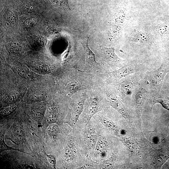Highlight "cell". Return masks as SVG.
I'll list each match as a JSON object with an SVG mask.
<instances>
[{
    "instance_id": "7402d4cb",
    "label": "cell",
    "mask_w": 169,
    "mask_h": 169,
    "mask_svg": "<svg viewBox=\"0 0 169 169\" xmlns=\"http://www.w3.org/2000/svg\"><path fill=\"white\" fill-rule=\"evenodd\" d=\"M46 120L49 124L54 123L57 121L58 116L57 114L53 111H50L47 113L46 116Z\"/></svg>"
},
{
    "instance_id": "5b68a950",
    "label": "cell",
    "mask_w": 169,
    "mask_h": 169,
    "mask_svg": "<svg viewBox=\"0 0 169 169\" xmlns=\"http://www.w3.org/2000/svg\"><path fill=\"white\" fill-rule=\"evenodd\" d=\"M94 121L91 119L85 128L82 129L86 151V156L91 157L97 142L100 126L97 121L95 123Z\"/></svg>"
},
{
    "instance_id": "ac0fdd59",
    "label": "cell",
    "mask_w": 169,
    "mask_h": 169,
    "mask_svg": "<svg viewBox=\"0 0 169 169\" xmlns=\"http://www.w3.org/2000/svg\"><path fill=\"white\" fill-rule=\"evenodd\" d=\"M156 32L161 36H166L169 34V22L160 23L156 26Z\"/></svg>"
},
{
    "instance_id": "9c48e42d",
    "label": "cell",
    "mask_w": 169,
    "mask_h": 169,
    "mask_svg": "<svg viewBox=\"0 0 169 169\" xmlns=\"http://www.w3.org/2000/svg\"><path fill=\"white\" fill-rule=\"evenodd\" d=\"M105 94L109 104L125 118L129 119L130 116L127 109L119 100L115 91L106 90Z\"/></svg>"
},
{
    "instance_id": "ffe728a7",
    "label": "cell",
    "mask_w": 169,
    "mask_h": 169,
    "mask_svg": "<svg viewBox=\"0 0 169 169\" xmlns=\"http://www.w3.org/2000/svg\"><path fill=\"white\" fill-rule=\"evenodd\" d=\"M8 47L11 52L15 54L19 53L22 49L21 45L16 41L11 42L8 45Z\"/></svg>"
},
{
    "instance_id": "4316f807",
    "label": "cell",
    "mask_w": 169,
    "mask_h": 169,
    "mask_svg": "<svg viewBox=\"0 0 169 169\" xmlns=\"http://www.w3.org/2000/svg\"><path fill=\"white\" fill-rule=\"evenodd\" d=\"M14 135L15 138L18 140H22L23 138V131L22 128L17 126L15 127L13 131Z\"/></svg>"
},
{
    "instance_id": "d6986e66",
    "label": "cell",
    "mask_w": 169,
    "mask_h": 169,
    "mask_svg": "<svg viewBox=\"0 0 169 169\" xmlns=\"http://www.w3.org/2000/svg\"><path fill=\"white\" fill-rule=\"evenodd\" d=\"M49 0L54 6L61 8L64 11L71 10L69 5L68 0Z\"/></svg>"
},
{
    "instance_id": "6da1fadb",
    "label": "cell",
    "mask_w": 169,
    "mask_h": 169,
    "mask_svg": "<svg viewBox=\"0 0 169 169\" xmlns=\"http://www.w3.org/2000/svg\"><path fill=\"white\" fill-rule=\"evenodd\" d=\"M169 72V55L163 59L160 66L154 71H147L144 73V78L148 83L151 94L160 92L163 80Z\"/></svg>"
},
{
    "instance_id": "8992f818",
    "label": "cell",
    "mask_w": 169,
    "mask_h": 169,
    "mask_svg": "<svg viewBox=\"0 0 169 169\" xmlns=\"http://www.w3.org/2000/svg\"><path fill=\"white\" fill-rule=\"evenodd\" d=\"M151 94L148 83L143 78L136 87L132 95L139 118H141L143 107L146 98Z\"/></svg>"
},
{
    "instance_id": "f1b7e54d",
    "label": "cell",
    "mask_w": 169,
    "mask_h": 169,
    "mask_svg": "<svg viewBox=\"0 0 169 169\" xmlns=\"http://www.w3.org/2000/svg\"><path fill=\"white\" fill-rule=\"evenodd\" d=\"M20 93L19 91L16 90L12 92L9 96L8 100L9 102H13L16 101L19 98Z\"/></svg>"
},
{
    "instance_id": "8fae6325",
    "label": "cell",
    "mask_w": 169,
    "mask_h": 169,
    "mask_svg": "<svg viewBox=\"0 0 169 169\" xmlns=\"http://www.w3.org/2000/svg\"><path fill=\"white\" fill-rule=\"evenodd\" d=\"M100 50L105 60L111 67L114 69L120 68L124 65V61L115 54L114 47H101Z\"/></svg>"
},
{
    "instance_id": "30bf717a",
    "label": "cell",
    "mask_w": 169,
    "mask_h": 169,
    "mask_svg": "<svg viewBox=\"0 0 169 169\" xmlns=\"http://www.w3.org/2000/svg\"><path fill=\"white\" fill-rule=\"evenodd\" d=\"M89 38L81 41L84 51L85 57L86 65L87 68L94 71L99 72L101 71L100 65L96 60L95 54L91 50L88 45Z\"/></svg>"
},
{
    "instance_id": "44dd1931",
    "label": "cell",
    "mask_w": 169,
    "mask_h": 169,
    "mask_svg": "<svg viewBox=\"0 0 169 169\" xmlns=\"http://www.w3.org/2000/svg\"><path fill=\"white\" fill-rule=\"evenodd\" d=\"M59 126L54 123L51 124L47 129V133L50 136H54L58 135L59 131Z\"/></svg>"
},
{
    "instance_id": "7c38bea8",
    "label": "cell",
    "mask_w": 169,
    "mask_h": 169,
    "mask_svg": "<svg viewBox=\"0 0 169 169\" xmlns=\"http://www.w3.org/2000/svg\"><path fill=\"white\" fill-rule=\"evenodd\" d=\"M86 98V93H84L77 98L74 104L71 119V123L74 129L76 128L78 120L83 111Z\"/></svg>"
},
{
    "instance_id": "d4e9b609",
    "label": "cell",
    "mask_w": 169,
    "mask_h": 169,
    "mask_svg": "<svg viewBox=\"0 0 169 169\" xmlns=\"http://www.w3.org/2000/svg\"><path fill=\"white\" fill-rule=\"evenodd\" d=\"M4 17L6 20L11 23L15 21L16 17L14 13L8 9L6 10L4 14Z\"/></svg>"
},
{
    "instance_id": "277c9868",
    "label": "cell",
    "mask_w": 169,
    "mask_h": 169,
    "mask_svg": "<svg viewBox=\"0 0 169 169\" xmlns=\"http://www.w3.org/2000/svg\"><path fill=\"white\" fill-rule=\"evenodd\" d=\"M145 68L142 65L135 61H129L122 67L112 71L106 72L109 77L106 80L107 84L116 82L120 79L135 73L143 72Z\"/></svg>"
},
{
    "instance_id": "f546056e",
    "label": "cell",
    "mask_w": 169,
    "mask_h": 169,
    "mask_svg": "<svg viewBox=\"0 0 169 169\" xmlns=\"http://www.w3.org/2000/svg\"><path fill=\"white\" fill-rule=\"evenodd\" d=\"M34 21L33 19L29 18H26L23 21V26L28 29L31 28L34 26Z\"/></svg>"
},
{
    "instance_id": "52a82bcc",
    "label": "cell",
    "mask_w": 169,
    "mask_h": 169,
    "mask_svg": "<svg viewBox=\"0 0 169 169\" xmlns=\"http://www.w3.org/2000/svg\"><path fill=\"white\" fill-rule=\"evenodd\" d=\"M100 126L97 142L91 156L92 160L99 163L105 160L109 146L108 139Z\"/></svg>"
},
{
    "instance_id": "603a6c76",
    "label": "cell",
    "mask_w": 169,
    "mask_h": 169,
    "mask_svg": "<svg viewBox=\"0 0 169 169\" xmlns=\"http://www.w3.org/2000/svg\"><path fill=\"white\" fill-rule=\"evenodd\" d=\"M123 141L125 143V145L131 151H134L135 145L133 141L129 138V137L123 135L120 136Z\"/></svg>"
},
{
    "instance_id": "e0dca14e",
    "label": "cell",
    "mask_w": 169,
    "mask_h": 169,
    "mask_svg": "<svg viewBox=\"0 0 169 169\" xmlns=\"http://www.w3.org/2000/svg\"><path fill=\"white\" fill-rule=\"evenodd\" d=\"M169 158V151H162L155 156L154 164L156 167L161 168L162 165Z\"/></svg>"
},
{
    "instance_id": "7a4b0ae2",
    "label": "cell",
    "mask_w": 169,
    "mask_h": 169,
    "mask_svg": "<svg viewBox=\"0 0 169 169\" xmlns=\"http://www.w3.org/2000/svg\"><path fill=\"white\" fill-rule=\"evenodd\" d=\"M102 110V101L100 96L94 95L87 98L83 111L78 120L77 127L85 128L93 117Z\"/></svg>"
},
{
    "instance_id": "1f68e13d",
    "label": "cell",
    "mask_w": 169,
    "mask_h": 169,
    "mask_svg": "<svg viewBox=\"0 0 169 169\" xmlns=\"http://www.w3.org/2000/svg\"><path fill=\"white\" fill-rule=\"evenodd\" d=\"M47 161L49 165L52 167H56V161L55 157L52 155H49L47 156Z\"/></svg>"
},
{
    "instance_id": "5bb4252c",
    "label": "cell",
    "mask_w": 169,
    "mask_h": 169,
    "mask_svg": "<svg viewBox=\"0 0 169 169\" xmlns=\"http://www.w3.org/2000/svg\"><path fill=\"white\" fill-rule=\"evenodd\" d=\"M96 120L104 128L107 129L114 134L120 136V130L117 125L112 120L104 115L102 113L98 114Z\"/></svg>"
},
{
    "instance_id": "4dcf8cb0",
    "label": "cell",
    "mask_w": 169,
    "mask_h": 169,
    "mask_svg": "<svg viewBox=\"0 0 169 169\" xmlns=\"http://www.w3.org/2000/svg\"><path fill=\"white\" fill-rule=\"evenodd\" d=\"M18 74L21 77L26 79H29L31 78L30 74L24 69H18L17 71Z\"/></svg>"
},
{
    "instance_id": "484cf974",
    "label": "cell",
    "mask_w": 169,
    "mask_h": 169,
    "mask_svg": "<svg viewBox=\"0 0 169 169\" xmlns=\"http://www.w3.org/2000/svg\"><path fill=\"white\" fill-rule=\"evenodd\" d=\"M34 67L38 70L47 72L48 70V66L44 63L40 61H37L34 63Z\"/></svg>"
},
{
    "instance_id": "cb8c5ba5",
    "label": "cell",
    "mask_w": 169,
    "mask_h": 169,
    "mask_svg": "<svg viewBox=\"0 0 169 169\" xmlns=\"http://www.w3.org/2000/svg\"><path fill=\"white\" fill-rule=\"evenodd\" d=\"M46 97V94L44 92L37 93L33 95L31 97V101L33 102H37L44 99Z\"/></svg>"
},
{
    "instance_id": "d6a6232c",
    "label": "cell",
    "mask_w": 169,
    "mask_h": 169,
    "mask_svg": "<svg viewBox=\"0 0 169 169\" xmlns=\"http://www.w3.org/2000/svg\"><path fill=\"white\" fill-rule=\"evenodd\" d=\"M48 31L50 33H57L58 31L52 26L48 25L47 27Z\"/></svg>"
},
{
    "instance_id": "4fadbf2b",
    "label": "cell",
    "mask_w": 169,
    "mask_h": 169,
    "mask_svg": "<svg viewBox=\"0 0 169 169\" xmlns=\"http://www.w3.org/2000/svg\"><path fill=\"white\" fill-rule=\"evenodd\" d=\"M126 16L125 11H120L115 14L111 23L112 28L110 33L111 38L119 33L124 23Z\"/></svg>"
},
{
    "instance_id": "3957f363",
    "label": "cell",
    "mask_w": 169,
    "mask_h": 169,
    "mask_svg": "<svg viewBox=\"0 0 169 169\" xmlns=\"http://www.w3.org/2000/svg\"><path fill=\"white\" fill-rule=\"evenodd\" d=\"M144 74L143 72H140L125 77L124 80L116 86V93L123 100L127 101L131 99L136 87L143 78Z\"/></svg>"
},
{
    "instance_id": "2e32d148",
    "label": "cell",
    "mask_w": 169,
    "mask_h": 169,
    "mask_svg": "<svg viewBox=\"0 0 169 169\" xmlns=\"http://www.w3.org/2000/svg\"><path fill=\"white\" fill-rule=\"evenodd\" d=\"M150 100L152 106L156 103L161 104L163 107L169 111V97L160 93L151 94Z\"/></svg>"
},
{
    "instance_id": "9a60e30c",
    "label": "cell",
    "mask_w": 169,
    "mask_h": 169,
    "mask_svg": "<svg viewBox=\"0 0 169 169\" xmlns=\"http://www.w3.org/2000/svg\"><path fill=\"white\" fill-rule=\"evenodd\" d=\"M130 38L132 42L147 45H151L153 43V39L149 34L143 30H134Z\"/></svg>"
},
{
    "instance_id": "836d02e7",
    "label": "cell",
    "mask_w": 169,
    "mask_h": 169,
    "mask_svg": "<svg viewBox=\"0 0 169 169\" xmlns=\"http://www.w3.org/2000/svg\"></svg>"
},
{
    "instance_id": "ba28073f",
    "label": "cell",
    "mask_w": 169,
    "mask_h": 169,
    "mask_svg": "<svg viewBox=\"0 0 169 169\" xmlns=\"http://www.w3.org/2000/svg\"><path fill=\"white\" fill-rule=\"evenodd\" d=\"M79 74L77 73L76 77L69 81L66 84L65 89L69 95L89 88L92 85L90 78H84V76Z\"/></svg>"
},
{
    "instance_id": "83f0119b",
    "label": "cell",
    "mask_w": 169,
    "mask_h": 169,
    "mask_svg": "<svg viewBox=\"0 0 169 169\" xmlns=\"http://www.w3.org/2000/svg\"><path fill=\"white\" fill-rule=\"evenodd\" d=\"M16 107V105H14L7 106L2 111V114L5 115H9L14 111Z\"/></svg>"
}]
</instances>
